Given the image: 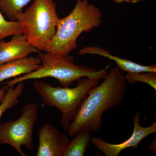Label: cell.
Segmentation results:
<instances>
[{
  "instance_id": "cell-15",
  "label": "cell",
  "mask_w": 156,
  "mask_h": 156,
  "mask_svg": "<svg viewBox=\"0 0 156 156\" xmlns=\"http://www.w3.org/2000/svg\"><path fill=\"white\" fill-rule=\"evenodd\" d=\"M17 34H23L22 29L19 22L14 20L8 21L0 11V41Z\"/></svg>"
},
{
  "instance_id": "cell-16",
  "label": "cell",
  "mask_w": 156,
  "mask_h": 156,
  "mask_svg": "<svg viewBox=\"0 0 156 156\" xmlns=\"http://www.w3.org/2000/svg\"><path fill=\"white\" fill-rule=\"evenodd\" d=\"M126 80L131 83H144L156 90V73L151 72L127 73L125 76Z\"/></svg>"
},
{
  "instance_id": "cell-11",
  "label": "cell",
  "mask_w": 156,
  "mask_h": 156,
  "mask_svg": "<svg viewBox=\"0 0 156 156\" xmlns=\"http://www.w3.org/2000/svg\"><path fill=\"white\" fill-rule=\"evenodd\" d=\"M40 57L27 56L0 65V83L3 81L17 76L30 73L41 65Z\"/></svg>"
},
{
  "instance_id": "cell-10",
  "label": "cell",
  "mask_w": 156,
  "mask_h": 156,
  "mask_svg": "<svg viewBox=\"0 0 156 156\" xmlns=\"http://www.w3.org/2000/svg\"><path fill=\"white\" fill-rule=\"evenodd\" d=\"M79 55L86 54L99 55L114 61L115 62L117 67L122 71L127 73L141 72H151L156 73L155 64L148 66H144L134 62L120 58L118 56L112 55L106 49L97 46H88L80 49L78 51Z\"/></svg>"
},
{
  "instance_id": "cell-18",
  "label": "cell",
  "mask_w": 156,
  "mask_h": 156,
  "mask_svg": "<svg viewBox=\"0 0 156 156\" xmlns=\"http://www.w3.org/2000/svg\"><path fill=\"white\" fill-rule=\"evenodd\" d=\"M5 89L0 87V105L2 102L5 94Z\"/></svg>"
},
{
  "instance_id": "cell-7",
  "label": "cell",
  "mask_w": 156,
  "mask_h": 156,
  "mask_svg": "<svg viewBox=\"0 0 156 156\" xmlns=\"http://www.w3.org/2000/svg\"><path fill=\"white\" fill-rule=\"evenodd\" d=\"M140 113H136L133 116V132L131 136L124 142L118 144H112L106 142L100 137L94 136L90 140L91 142L106 156H118L122 151L129 147L137 148L142 140L156 132V122L148 127H144L140 125Z\"/></svg>"
},
{
  "instance_id": "cell-4",
  "label": "cell",
  "mask_w": 156,
  "mask_h": 156,
  "mask_svg": "<svg viewBox=\"0 0 156 156\" xmlns=\"http://www.w3.org/2000/svg\"><path fill=\"white\" fill-rule=\"evenodd\" d=\"M53 0H34L25 12L17 16L23 34L39 51L47 53L56 31L58 18Z\"/></svg>"
},
{
  "instance_id": "cell-6",
  "label": "cell",
  "mask_w": 156,
  "mask_h": 156,
  "mask_svg": "<svg viewBox=\"0 0 156 156\" xmlns=\"http://www.w3.org/2000/svg\"><path fill=\"white\" fill-rule=\"evenodd\" d=\"M38 105L27 103L21 109V115L16 120L0 124V145L7 144L14 148L21 156H27L22 147H34V128L38 119Z\"/></svg>"
},
{
  "instance_id": "cell-3",
  "label": "cell",
  "mask_w": 156,
  "mask_h": 156,
  "mask_svg": "<svg viewBox=\"0 0 156 156\" xmlns=\"http://www.w3.org/2000/svg\"><path fill=\"white\" fill-rule=\"evenodd\" d=\"M38 56L42 62L40 68L30 73L5 82L3 84L6 86L3 88L6 89L18 83L29 80L48 77L56 79L62 87H69L73 83L83 77L104 80L108 75L107 70L111 66L108 65L103 69L97 71L92 68L78 65L74 63L73 58L69 54L57 56L40 51Z\"/></svg>"
},
{
  "instance_id": "cell-19",
  "label": "cell",
  "mask_w": 156,
  "mask_h": 156,
  "mask_svg": "<svg viewBox=\"0 0 156 156\" xmlns=\"http://www.w3.org/2000/svg\"><path fill=\"white\" fill-rule=\"evenodd\" d=\"M156 137L155 138V140H154L149 145V148L150 150L152 151L154 153L156 154Z\"/></svg>"
},
{
  "instance_id": "cell-5",
  "label": "cell",
  "mask_w": 156,
  "mask_h": 156,
  "mask_svg": "<svg viewBox=\"0 0 156 156\" xmlns=\"http://www.w3.org/2000/svg\"><path fill=\"white\" fill-rule=\"evenodd\" d=\"M100 80L87 77L81 78L78 80L77 86L73 88L54 87L44 81L36 80L33 87L45 105L54 107L61 112L62 127L67 131L70 124L87 97V92L98 85Z\"/></svg>"
},
{
  "instance_id": "cell-12",
  "label": "cell",
  "mask_w": 156,
  "mask_h": 156,
  "mask_svg": "<svg viewBox=\"0 0 156 156\" xmlns=\"http://www.w3.org/2000/svg\"><path fill=\"white\" fill-rule=\"evenodd\" d=\"M76 136L69 142L62 156H83L91 140V132L81 130L75 134Z\"/></svg>"
},
{
  "instance_id": "cell-1",
  "label": "cell",
  "mask_w": 156,
  "mask_h": 156,
  "mask_svg": "<svg viewBox=\"0 0 156 156\" xmlns=\"http://www.w3.org/2000/svg\"><path fill=\"white\" fill-rule=\"evenodd\" d=\"M101 85L89 89L67 130L72 136L81 130L99 131L105 112L122 101L127 90L125 75L118 67L113 68Z\"/></svg>"
},
{
  "instance_id": "cell-14",
  "label": "cell",
  "mask_w": 156,
  "mask_h": 156,
  "mask_svg": "<svg viewBox=\"0 0 156 156\" xmlns=\"http://www.w3.org/2000/svg\"><path fill=\"white\" fill-rule=\"evenodd\" d=\"M31 0H0V11L11 20L17 21V16Z\"/></svg>"
},
{
  "instance_id": "cell-17",
  "label": "cell",
  "mask_w": 156,
  "mask_h": 156,
  "mask_svg": "<svg viewBox=\"0 0 156 156\" xmlns=\"http://www.w3.org/2000/svg\"><path fill=\"white\" fill-rule=\"evenodd\" d=\"M112 1H114L118 4H122V3L124 2L136 4V3H139L140 2H142L143 0H112Z\"/></svg>"
},
{
  "instance_id": "cell-13",
  "label": "cell",
  "mask_w": 156,
  "mask_h": 156,
  "mask_svg": "<svg viewBox=\"0 0 156 156\" xmlns=\"http://www.w3.org/2000/svg\"><path fill=\"white\" fill-rule=\"evenodd\" d=\"M16 85L6 89L5 98L0 105V119L6 111L19 103L18 98L23 93L24 85L23 82H20Z\"/></svg>"
},
{
  "instance_id": "cell-8",
  "label": "cell",
  "mask_w": 156,
  "mask_h": 156,
  "mask_svg": "<svg viewBox=\"0 0 156 156\" xmlns=\"http://www.w3.org/2000/svg\"><path fill=\"white\" fill-rule=\"evenodd\" d=\"M38 135L39 147L36 156H62L69 142L66 135L48 123L41 126Z\"/></svg>"
},
{
  "instance_id": "cell-9",
  "label": "cell",
  "mask_w": 156,
  "mask_h": 156,
  "mask_svg": "<svg viewBox=\"0 0 156 156\" xmlns=\"http://www.w3.org/2000/svg\"><path fill=\"white\" fill-rule=\"evenodd\" d=\"M40 51L29 43L23 34L14 35L10 41H0V65L25 58Z\"/></svg>"
},
{
  "instance_id": "cell-2",
  "label": "cell",
  "mask_w": 156,
  "mask_h": 156,
  "mask_svg": "<svg viewBox=\"0 0 156 156\" xmlns=\"http://www.w3.org/2000/svg\"><path fill=\"white\" fill-rule=\"evenodd\" d=\"M102 22V14L99 8L90 4L89 0H76L71 12L58 19L56 34L47 53L57 56L69 54L77 49V40L81 34L100 27Z\"/></svg>"
}]
</instances>
